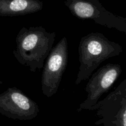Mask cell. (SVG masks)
Listing matches in <instances>:
<instances>
[{
  "label": "cell",
  "instance_id": "obj_5",
  "mask_svg": "<svg viewBox=\"0 0 126 126\" xmlns=\"http://www.w3.org/2000/svg\"><path fill=\"white\" fill-rule=\"evenodd\" d=\"M97 110L99 120L97 125L126 126V79L123 80L112 92L92 108Z\"/></svg>",
  "mask_w": 126,
  "mask_h": 126
},
{
  "label": "cell",
  "instance_id": "obj_3",
  "mask_svg": "<svg viewBox=\"0 0 126 126\" xmlns=\"http://www.w3.org/2000/svg\"><path fill=\"white\" fill-rule=\"evenodd\" d=\"M71 14L82 20H92L96 24L126 34V18L110 12L98 0H65Z\"/></svg>",
  "mask_w": 126,
  "mask_h": 126
},
{
  "label": "cell",
  "instance_id": "obj_4",
  "mask_svg": "<svg viewBox=\"0 0 126 126\" xmlns=\"http://www.w3.org/2000/svg\"><path fill=\"white\" fill-rule=\"evenodd\" d=\"M68 60V47L65 36L53 47L43 65L41 90L43 95L52 97L57 92Z\"/></svg>",
  "mask_w": 126,
  "mask_h": 126
},
{
  "label": "cell",
  "instance_id": "obj_8",
  "mask_svg": "<svg viewBox=\"0 0 126 126\" xmlns=\"http://www.w3.org/2000/svg\"><path fill=\"white\" fill-rule=\"evenodd\" d=\"M43 7L41 0H0V16H25L39 12Z\"/></svg>",
  "mask_w": 126,
  "mask_h": 126
},
{
  "label": "cell",
  "instance_id": "obj_1",
  "mask_svg": "<svg viewBox=\"0 0 126 126\" xmlns=\"http://www.w3.org/2000/svg\"><path fill=\"white\" fill-rule=\"evenodd\" d=\"M55 36V32H47L42 26L22 27L16 36L14 56L20 64L28 66L34 73L43 67Z\"/></svg>",
  "mask_w": 126,
  "mask_h": 126
},
{
  "label": "cell",
  "instance_id": "obj_2",
  "mask_svg": "<svg viewBox=\"0 0 126 126\" xmlns=\"http://www.w3.org/2000/svg\"><path fill=\"white\" fill-rule=\"evenodd\" d=\"M123 52L120 44L110 41L102 33H91L82 37L78 47L80 65L75 84L87 79L102 62Z\"/></svg>",
  "mask_w": 126,
  "mask_h": 126
},
{
  "label": "cell",
  "instance_id": "obj_6",
  "mask_svg": "<svg viewBox=\"0 0 126 126\" xmlns=\"http://www.w3.org/2000/svg\"><path fill=\"white\" fill-rule=\"evenodd\" d=\"M123 73V68L119 64L107 63L93 73L89 78L85 88L87 93L86 99L79 105L78 111L84 110H92L95 105L104 94L111 88Z\"/></svg>",
  "mask_w": 126,
  "mask_h": 126
},
{
  "label": "cell",
  "instance_id": "obj_7",
  "mask_svg": "<svg viewBox=\"0 0 126 126\" xmlns=\"http://www.w3.org/2000/svg\"><path fill=\"white\" fill-rule=\"evenodd\" d=\"M38 103L16 87L0 94V113L12 119L31 120L38 116Z\"/></svg>",
  "mask_w": 126,
  "mask_h": 126
}]
</instances>
